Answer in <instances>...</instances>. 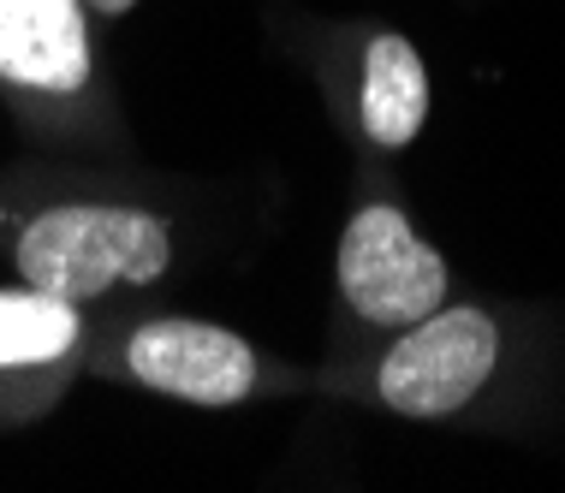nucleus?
<instances>
[{
    "label": "nucleus",
    "instance_id": "f257e3e1",
    "mask_svg": "<svg viewBox=\"0 0 565 493\" xmlns=\"http://www.w3.org/2000/svg\"><path fill=\"white\" fill-rule=\"evenodd\" d=\"M0 261L12 280L89 303L126 310L179 268V214L149 179H119L96 156L36 161L0 173Z\"/></svg>",
    "mask_w": 565,
    "mask_h": 493
},
{
    "label": "nucleus",
    "instance_id": "f03ea898",
    "mask_svg": "<svg viewBox=\"0 0 565 493\" xmlns=\"http://www.w3.org/2000/svg\"><path fill=\"white\" fill-rule=\"evenodd\" d=\"M524 368V328L512 310L482 298H452L393 339L345 363L316 368V393L387 410L399 422H470Z\"/></svg>",
    "mask_w": 565,
    "mask_h": 493
},
{
    "label": "nucleus",
    "instance_id": "7ed1b4c3",
    "mask_svg": "<svg viewBox=\"0 0 565 493\" xmlns=\"http://www.w3.org/2000/svg\"><path fill=\"white\" fill-rule=\"evenodd\" d=\"M0 107L42 156H126L131 126L89 0H0Z\"/></svg>",
    "mask_w": 565,
    "mask_h": 493
},
{
    "label": "nucleus",
    "instance_id": "20e7f679",
    "mask_svg": "<svg viewBox=\"0 0 565 493\" xmlns=\"http://www.w3.org/2000/svg\"><path fill=\"white\" fill-rule=\"evenodd\" d=\"M89 375L102 387L167 398V405H191V410H244L316 393V368L268 357L250 333L226 328V321L167 315V310L102 315Z\"/></svg>",
    "mask_w": 565,
    "mask_h": 493
},
{
    "label": "nucleus",
    "instance_id": "39448f33",
    "mask_svg": "<svg viewBox=\"0 0 565 493\" xmlns=\"http://www.w3.org/2000/svg\"><path fill=\"white\" fill-rule=\"evenodd\" d=\"M452 261L440 244L411 221L387 167H358L340 244H333V291H328V357L345 363L358 351L393 339L411 321L452 298Z\"/></svg>",
    "mask_w": 565,
    "mask_h": 493
},
{
    "label": "nucleus",
    "instance_id": "423d86ee",
    "mask_svg": "<svg viewBox=\"0 0 565 493\" xmlns=\"http://www.w3.org/2000/svg\"><path fill=\"white\" fill-rule=\"evenodd\" d=\"M303 66H310L333 131L345 137L358 167H393L435 114L429 60L393 24L375 19L310 24Z\"/></svg>",
    "mask_w": 565,
    "mask_h": 493
},
{
    "label": "nucleus",
    "instance_id": "0eeeda50",
    "mask_svg": "<svg viewBox=\"0 0 565 493\" xmlns=\"http://www.w3.org/2000/svg\"><path fill=\"white\" fill-rule=\"evenodd\" d=\"M102 315L108 310L54 298L24 280L0 286V435H19L66 405V393L89 375Z\"/></svg>",
    "mask_w": 565,
    "mask_h": 493
},
{
    "label": "nucleus",
    "instance_id": "6e6552de",
    "mask_svg": "<svg viewBox=\"0 0 565 493\" xmlns=\"http://www.w3.org/2000/svg\"><path fill=\"white\" fill-rule=\"evenodd\" d=\"M143 0H89V12H96L102 24H114V19H126V12H137Z\"/></svg>",
    "mask_w": 565,
    "mask_h": 493
}]
</instances>
